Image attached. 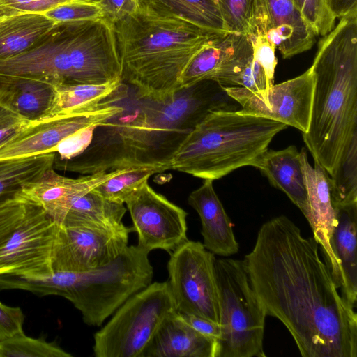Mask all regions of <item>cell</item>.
<instances>
[{"instance_id":"cell-1","label":"cell","mask_w":357,"mask_h":357,"mask_svg":"<svg viewBox=\"0 0 357 357\" xmlns=\"http://www.w3.org/2000/svg\"><path fill=\"white\" fill-rule=\"evenodd\" d=\"M319 250L280 215L261 225L243 261L266 315L286 326L303 357H357V314Z\"/></svg>"},{"instance_id":"cell-2","label":"cell","mask_w":357,"mask_h":357,"mask_svg":"<svg viewBox=\"0 0 357 357\" xmlns=\"http://www.w3.org/2000/svg\"><path fill=\"white\" fill-rule=\"evenodd\" d=\"M142 100L134 114L123 118L119 114L98 127L91 144L79 155L68 160L55 155L54 169L81 174L128 168L160 173L170 169L180 144L206 115L240 108L213 80L181 89L165 101Z\"/></svg>"},{"instance_id":"cell-3","label":"cell","mask_w":357,"mask_h":357,"mask_svg":"<svg viewBox=\"0 0 357 357\" xmlns=\"http://www.w3.org/2000/svg\"><path fill=\"white\" fill-rule=\"evenodd\" d=\"M121 65V80L141 99L158 102L173 98L192 56L221 36L143 0L135 12L113 24Z\"/></svg>"},{"instance_id":"cell-4","label":"cell","mask_w":357,"mask_h":357,"mask_svg":"<svg viewBox=\"0 0 357 357\" xmlns=\"http://www.w3.org/2000/svg\"><path fill=\"white\" fill-rule=\"evenodd\" d=\"M306 148L331 176L357 135V9L319 40Z\"/></svg>"},{"instance_id":"cell-5","label":"cell","mask_w":357,"mask_h":357,"mask_svg":"<svg viewBox=\"0 0 357 357\" xmlns=\"http://www.w3.org/2000/svg\"><path fill=\"white\" fill-rule=\"evenodd\" d=\"M0 75L56 84H104L121 79L114 26L104 18L57 22L31 48L0 61Z\"/></svg>"},{"instance_id":"cell-6","label":"cell","mask_w":357,"mask_h":357,"mask_svg":"<svg viewBox=\"0 0 357 357\" xmlns=\"http://www.w3.org/2000/svg\"><path fill=\"white\" fill-rule=\"evenodd\" d=\"M285 124L238 110H215L189 132L170 169L212 181L245 166L255 167Z\"/></svg>"},{"instance_id":"cell-7","label":"cell","mask_w":357,"mask_h":357,"mask_svg":"<svg viewBox=\"0 0 357 357\" xmlns=\"http://www.w3.org/2000/svg\"><path fill=\"white\" fill-rule=\"evenodd\" d=\"M153 275L149 252L130 245L114 261L97 268L54 271L41 277L13 275L8 286L39 296L64 297L80 311L85 324L99 326L130 296L150 284Z\"/></svg>"},{"instance_id":"cell-8","label":"cell","mask_w":357,"mask_h":357,"mask_svg":"<svg viewBox=\"0 0 357 357\" xmlns=\"http://www.w3.org/2000/svg\"><path fill=\"white\" fill-rule=\"evenodd\" d=\"M221 334L216 357H265V309L243 260H215Z\"/></svg>"},{"instance_id":"cell-9","label":"cell","mask_w":357,"mask_h":357,"mask_svg":"<svg viewBox=\"0 0 357 357\" xmlns=\"http://www.w3.org/2000/svg\"><path fill=\"white\" fill-rule=\"evenodd\" d=\"M176 311L168 281L151 283L126 301L94 335L96 357H141L164 320Z\"/></svg>"},{"instance_id":"cell-10","label":"cell","mask_w":357,"mask_h":357,"mask_svg":"<svg viewBox=\"0 0 357 357\" xmlns=\"http://www.w3.org/2000/svg\"><path fill=\"white\" fill-rule=\"evenodd\" d=\"M215 260L199 241L188 240L172 252L168 283L177 312L219 324Z\"/></svg>"},{"instance_id":"cell-11","label":"cell","mask_w":357,"mask_h":357,"mask_svg":"<svg viewBox=\"0 0 357 357\" xmlns=\"http://www.w3.org/2000/svg\"><path fill=\"white\" fill-rule=\"evenodd\" d=\"M57 227L40 206L26 200L23 218L0 245V275L41 277L53 273L52 255Z\"/></svg>"},{"instance_id":"cell-12","label":"cell","mask_w":357,"mask_h":357,"mask_svg":"<svg viewBox=\"0 0 357 357\" xmlns=\"http://www.w3.org/2000/svg\"><path fill=\"white\" fill-rule=\"evenodd\" d=\"M132 231L116 227L59 226L52 255L54 271L83 272L105 266L128 246Z\"/></svg>"},{"instance_id":"cell-13","label":"cell","mask_w":357,"mask_h":357,"mask_svg":"<svg viewBox=\"0 0 357 357\" xmlns=\"http://www.w3.org/2000/svg\"><path fill=\"white\" fill-rule=\"evenodd\" d=\"M314 75L310 66L301 75L273 84L264 100L240 86H223L241 112L275 120L306 132L310 120Z\"/></svg>"},{"instance_id":"cell-14","label":"cell","mask_w":357,"mask_h":357,"mask_svg":"<svg viewBox=\"0 0 357 357\" xmlns=\"http://www.w3.org/2000/svg\"><path fill=\"white\" fill-rule=\"evenodd\" d=\"M137 233V245L147 252H172L188 241L187 213L146 183L126 202Z\"/></svg>"},{"instance_id":"cell-15","label":"cell","mask_w":357,"mask_h":357,"mask_svg":"<svg viewBox=\"0 0 357 357\" xmlns=\"http://www.w3.org/2000/svg\"><path fill=\"white\" fill-rule=\"evenodd\" d=\"M123 112V107L111 104L32 122L0 146V160L55 153L56 146L64 139L82 129L99 127Z\"/></svg>"},{"instance_id":"cell-16","label":"cell","mask_w":357,"mask_h":357,"mask_svg":"<svg viewBox=\"0 0 357 357\" xmlns=\"http://www.w3.org/2000/svg\"><path fill=\"white\" fill-rule=\"evenodd\" d=\"M252 33L265 36L284 59L309 50L317 37L294 0H255Z\"/></svg>"},{"instance_id":"cell-17","label":"cell","mask_w":357,"mask_h":357,"mask_svg":"<svg viewBox=\"0 0 357 357\" xmlns=\"http://www.w3.org/2000/svg\"><path fill=\"white\" fill-rule=\"evenodd\" d=\"M125 169L98 172L73 178L59 174L52 167L38 179L25 184L17 197L38 204L59 225L76 199Z\"/></svg>"},{"instance_id":"cell-18","label":"cell","mask_w":357,"mask_h":357,"mask_svg":"<svg viewBox=\"0 0 357 357\" xmlns=\"http://www.w3.org/2000/svg\"><path fill=\"white\" fill-rule=\"evenodd\" d=\"M300 155L310 208L308 222L340 290L341 273L331 245L335 208L331 200L329 176L317 162L314 161V167L311 166L305 148L301 149Z\"/></svg>"},{"instance_id":"cell-19","label":"cell","mask_w":357,"mask_h":357,"mask_svg":"<svg viewBox=\"0 0 357 357\" xmlns=\"http://www.w3.org/2000/svg\"><path fill=\"white\" fill-rule=\"evenodd\" d=\"M213 181L204 179L202 185L190 194L188 202L200 218L204 247L214 255L228 257L238 252V243Z\"/></svg>"},{"instance_id":"cell-20","label":"cell","mask_w":357,"mask_h":357,"mask_svg":"<svg viewBox=\"0 0 357 357\" xmlns=\"http://www.w3.org/2000/svg\"><path fill=\"white\" fill-rule=\"evenodd\" d=\"M218 342L191 327L175 311L162 323L141 357H216Z\"/></svg>"},{"instance_id":"cell-21","label":"cell","mask_w":357,"mask_h":357,"mask_svg":"<svg viewBox=\"0 0 357 357\" xmlns=\"http://www.w3.org/2000/svg\"><path fill=\"white\" fill-rule=\"evenodd\" d=\"M333 207L331 245L341 273L340 292L354 308L357 301V202Z\"/></svg>"},{"instance_id":"cell-22","label":"cell","mask_w":357,"mask_h":357,"mask_svg":"<svg viewBox=\"0 0 357 357\" xmlns=\"http://www.w3.org/2000/svg\"><path fill=\"white\" fill-rule=\"evenodd\" d=\"M254 167L273 187L284 192L309 220L310 208L301 155L295 146L278 151L266 150Z\"/></svg>"},{"instance_id":"cell-23","label":"cell","mask_w":357,"mask_h":357,"mask_svg":"<svg viewBox=\"0 0 357 357\" xmlns=\"http://www.w3.org/2000/svg\"><path fill=\"white\" fill-rule=\"evenodd\" d=\"M54 97V84L46 80L0 75V104L31 122L47 119Z\"/></svg>"},{"instance_id":"cell-24","label":"cell","mask_w":357,"mask_h":357,"mask_svg":"<svg viewBox=\"0 0 357 357\" xmlns=\"http://www.w3.org/2000/svg\"><path fill=\"white\" fill-rule=\"evenodd\" d=\"M212 80L222 86L245 88L261 100L271 89L263 68L254 59L248 37L239 33Z\"/></svg>"},{"instance_id":"cell-25","label":"cell","mask_w":357,"mask_h":357,"mask_svg":"<svg viewBox=\"0 0 357 357\" xmlns=\"http://www.w3.org/2000/svg\"><path fill=\"white\" fill-rule=\"evenodd\" d=\"M121 79L104 84H56L47 117L67 115L100 108L121 98Z\"/></svg>"},{"instance_id":"cell-26","label":"cell","mask_w":357,"mask_h":357,"mask_svg":"<svg viewBox=\"0 0 357 357\" xmlns=\"http://www.w3.org/2000/svg\"><path fill=\"white\" fill-rule=\"evenodd\" d=\"M56 23L39 13L0 19V61L13 58L31 48Z\"/></svg>"},{"instance_id":"cell-27","label":"cell","mask_w":357,"mask_h":357,"mask_svg":"<svg viewBox=\"0 0 357 357\" xmlns=\"http://www.w3.org/2000/svg\"><path fill=\"white\" fill-rule=\"evenodd\" d=\"M126 212L123 204L106 199L91 190L70 204L59 226L116 227L123 225Z\"/></svg>"},{"instance_id":"cell-28","label":"cell","mask_w":357,"mask_h":357,"mask_svg":"<svg viewBox=\"0 0 357 357\" xmlns=\"http://www.w3.org/2000/svg\"><path fill=\"white\" fill-rule=\"evenodd\" d=\"M56 153L0 160V205L16 198L22 187L53 167Z\"/></svg>"},{"instance_id":"cell-29","label":"cell","mask_w":357,"mask_h":357,"mask_svg":"<svg viewBox=\"0 0 357 357\" xmlns=\"http://www.w3.org/2000/svg\"><path fill=\"white\" fill-rule=\"evenodd\" d=\"M153 8L175 15L206 31H228L217 0H145Z\"/></svg>"},{"instance_id":"cell-30","label":"cell","mask_w":357,"mask_h":357,"mask_svg":"<svg viewBox=\"0 0 357 357\" xmlns=\"http://www.w3.org/2000/svg\"><path fill=\"white\" fill-rule=\"evenodd\" d=\"M236 33L218 36L204 45L190 59L179 81L178 91L212 80L231 49Z\"/></svg>"},{"instance_id":"cell-31","label":"cell","mask_w":357,"mask_h":357,"mask_svg":"<svg viewBox=\"0 0 357 357\" xmlns=\"http://www.w3.org/2000/svg\"><path fill=\"white\" fill-rule=\"evenodd\" d=\"M329 181L333 206L357 202V135L329 176Z\"/></svg>"},{"instance_id":"cell-32","label":"cell","mask_w":357,"mask_h":357,"mask_svg":"<svg viewBox=\"0 0 357 357\" xmlns=\"http://www.w3.org/2000/svg\"><path fill=\"white\" fill-rule=\"evenodd\" d=\"M155 170L147 168H128L102 182L93 190L111 202L126 204L142 187Z\"/></svg>"},{"instance_id":"cell-33","label":"cell","mask_w":357,"mask_h":357,"mask_svg":"<svg viewBox=\"0 0 357 357\" xmlns=\"http://www.w3.org/2000/svg\"><path fill=\"white\" fill-rule=\"evenodd\" d=\"M55 342L32 338L24 333L0 340V357H71Z\"/></svg>"},{"instance_id":"cell-34","label":"cell","mask_w":357,"mask_h":357,"mask_svg":"<svg viewBox=\"0 0 357 357\" xmlns=\"http://www.w3.org/2000/svg\"><path fill=\"white\" fill-rule=\"evenodd\" d=\"M229 33L248 36L252 32L255 0H217Z\"/></svg>"},{"instance_id":"cell-35","label":"cell","mask_w":357,"mask_h":357,"mask_svg":"<svg viewBox=\"0 0 357 357\" xmlns=\"http://www.w3.org/2000/svg\"><path fill=\"white\" fill-rule=\"evenodd\" d=\"M307 23L317 36H325L335 26L336 17L328 0H294Z\"/></svg>"},{"instance_id":"cell-36","label":"cell","mask_w":357,"mask_h":357,"mask_svg":"<svg viewBox=\"0 0 357 357\" xmlns=\"http://www.w3.org/2000/svg\"><path fill=\"white\" fill-rule=\"evenodd\" d=\"M44 15L56 23L104 18L102 9L98 3L78 0L60 5Z\"/></svg>"},{"instance_id":"cell-37","label":"cell","mask_w":357,"mask_h":357,"mask_svg":"<svg viewBox=\"0 0 357 357\" xmlns=\"http://www.w3.org/2000/svg\"><path fill=\"white\" fill-rule=\"evenodd\" d=\"M76 0H0V19L27 13L45 14Z\"/></svg>"},{"instance_id":"cell-38","label":"cell","mask_w":357,"mask_h":357,"mask_svg":"<svg viewBox=\"0 0 357 357\" xmlns=\"http://www.w3.org/2000/svg\"><path fill=\"white\" fill-rule=\"evenodd\" d=\"M253 51L254 59L263 68L271 87L274 84L275 70L277 65L276 47L268 39L257 33L248 36Z\"/></svg>"},{"instance_id":"cell-39","label":"cell","mask_w":357,"mask_h":357,"mask_svg":"<svg viewBox=\"0 0 357 357\" xmlns=\"http://www.w3.org/2000/svg\"><path fill=\"white\" fill-rule=\"evenodd\" d=\"M26 200L16 197L0 205V245L15 230L24 217Z\"/></svg>"},{"instance_id":"cell-40","label":"cell","mask_w":357,"mask_h":357,"mask_svg":"<svg viewBox=\"0 0 357 357\" xmlns=\"http://www.w3.org/2000/svg\"><path fill=\"white\" fill-rule=\"evenodd\" d=\"M92 126L82 129L61 141L56 147V157L68 160L82 153L91 144L95 130Z\"/></svg>"},{"instance_id":"cell-41","label":"cell","mask_w":357,"mask_h":357,"mask_svg":"<svg viewBox=\"0 0 357 357\" xmlns=\"http://www.w3.org/2000/svg\"><path fill=\"white\" fill-rule=\"evenodd\" d=\"M24 315L19 307H10L0 301V340L24 333Z\"/></svg>"},{"instance_id":"cell-42","label":"cell","mask_w":357,"mask_h":357,"mask_svg":"<svg viewBox=\"0 0 357 357\" xmlns=\"http://www.w3.org/2000/svg\"><path fill=\"white\" fill-rule=\"evenodd\" d=\"M31 123L0 104V146Z\"/></svg>"},{"instance_id":"cell-43","label":"cell","mask_w":357,"mask_h":357,"mask_svg":"<svg viewBox=\"0 0 357 357\" xmlns=\"http://www.w3.org/2000/svg\"><path fill=\"white\" fill-rule=\"evenodd\" d=\"M143 0H101L104 19L112 24L123 17L135 12Z\"/></svg>"},{"instance_id":"cell-44","label":"cell","mask_w":357,"mask_h":357,"mask_svg":"<svg viewBox=\"0 0 357 357\" xmlns=\"http://www.w3.org/2000/svg\"><path fill=\"white\" fill-rule=\"evenodd\" d=\"M178 313L184 321L195 330L218 342L221 334L220 326L218 323L202 317Z\"/></svg>"},{"instance_id":"cell-45","label":"cell","mask_w":357,"mask_h":357,"mask_svg":"<svg viewBox=\"0 0 357 357\" xmlns=\"http://www.w3.org/2000/svg\"><path fill=\"white\" fill-rule=\"evenodd\" d=\"M329 7L336 18H340L357 9V0H328Z\"/></svg>"},{"instance_id":"cell-46","label":"cell","mask_w":357,"mask_h":357,"mask_svg":"<svg viewBox=\"0 0 357 357\" xmlns=\"http://www.w3.org/2000/svg\"><path fill=\"white\" fill-rule=\"evenodd\" d=\"M78 1H89V2H93V3H100L101 0H78Z\"/></svg>"}]
</instances>
